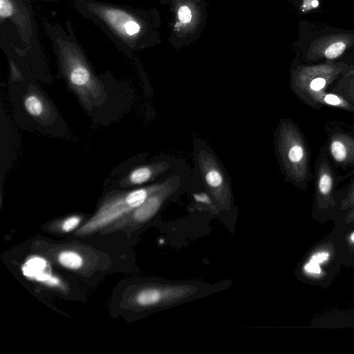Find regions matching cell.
Here are the masks:
<instances>
[{
    "label": "cell",
    "mask_w": 354,
    "mask_h": 354,
    "mask_svg": "<svg viewBox=\"0 0 354 354\" xmlns=\"http://www.w3.org/2000/svg\"><path fill=\"white\" fill-rule=\"evenodd\" d=\"M328 106L354 113V106L342 95L334 92H326L321 101V106Z\"/></svg>",
    "instance_id": "cell-14"
},
{
    "label": "cell",
    "mask_w": 354,
    "mask_h": 354,
    "mask_svg": "<svg viewBox=\"0 0 354 354\" xmlns=\"http://www.w3.org/2000/svg\"><path fill=\"white\" fill-rule=\"evenodd\" d=\"M334 251L332 244L322 245L312 252L307 261L322 267L331 259Z\"/></svg>",
    "instance_id": "cell-15"
},
{
    "label": "cell",
    "mask_w": 354,
    "mask_h": 354,
    "mask_svg": "<svg viewBox=\"0 0 354 354\" xmlns=\"http://www.w3.org/2000/svg\"><path fill=\"white\" fill-rule=\"evenodd\" d=\"M315 198L320 209L334 207V191L336 178L334 170L327 157L325 147L319 153L315 167Z\"/></svg>",
    "instance_id": "cell-5"
},
{
    "label": "cell",
    "mask_w": 354,
    "mask_h": 354,
    "mask_svg": "<svg viewBox=\"0 0 354 354\" xmlns=\"http://www.w3.org/2000/svg\"><path fill=\"white\" fill-rule=\"evenodd\" d=\"M200 167L208 188L217 194L225 189L224 176L218 165L207 154L200 158Z\"/></svg>",
    "instance_id": "cell-10"
},
{
    "label": "cell",
    "mask_w": 354,
    "mask_h": 354,
    "mask_svg": "<svg viewBox=\"0 0 354 354\" xmlns=\"http://www.w3.org/2000/svg\"><path fill=\"white\" fill-rule=\"evenodd\" d=\"M354 207V183L348 190V194L342 200L340 205L341 210L351 209Z\"/></svg>",
    "instance_id": "cell-19"
},
{
    "label": "cell",
    "mask_w": 354,
    "mask_h": 354,
    "mask_svg": "<svg viewBox=\"0 0 354 354\" xmlns=\"http://www.w3.org/2000/svg\"><path fill=\"white\" fill-rule=\"evenodd\" d=\"M126 33L130 36L137 34L140 31V26L134 21H129L124 26Z\"/></svg>",
    "instance_id": "cell-22"
},
{
    "label": "cell",
    "mask_w": 354,
    "mask_h": 354,
    "mask_svg": "<svg viewBox=\"0 0 354 354\" xmlns=\"http://www.w3.org/2000/svg\"><path fill=\"white\" fill-rule=\"evenodd\" d=\"M302 270L306 276L313 278H321L324 274L321 266H318L308 261H306L303 265Z\"/></svg>",
    "instance_id": "cell-18"
},
{
    "label": "cell",
    "mask_w": 354,
    "mask_h": 354,
    "mask_svg": "<svg viewBox=\"0 0 354 354\" xmlns=\"http://www.w3.org/2000/svg\"><path fill=\"white\" fill-rule=\"evenodd\" d=\"M167 168L165 162H155L132 169L119 182L122 187H136L145 184Z\"/></svg>",
    "instance_id": "cell-8"
},
{
    "label": "cell",
    "mask_w": 354,
    "mask_h": 354,
    "mask_svg": "<svg viewBox=\"0 0 354 354\" xmlns=\"http://www.w3.org/2000/svg\"><path fill=\"white\" fill-rule=\"evenodd\" d=\"M13 8L10 0H0V16L7 18L12 15Z\"/></svg>",
    "instance_id": "cell-20"
},
{
    "label": "cell",
    "mask_w": 354,
    "mask_h": 354,
    "mask_svg": "<svg viewBox=\"0 0 354 354\" xmlns=\"http://www.w3.org/2000/svg\"><path fill=\"white\" fill-rule=\"evenodd\" d=\"M194 198L196 201L200 203L205 204H209L211 203L209 197L204 193L195 194Z\"/></svg>",
    "instance_id": "cell-23"
},
{
    "label": "cell",
    "mask_w": 354,
    "mask_h": 354,
    "mask_svg": "<svg viewBox=\"0 0 354 354\" xmlns=\"http://www.w3.org/2000/svg\"><path fill=\"white\" fill-rule=\"evenodd\" d=\"M165 292L160 288L146 286L133 291L126 299V305L133 308H145L160 303L165 297Z\"/></svg>",
    "instance_id": "cell-9"
},
{
    "label": "cell",
    "mask_w": 354,
    "mask_h": 354,
    "mask_svg": "<svg viewBox=\"0 0 354 354\" xmlns=\"http://www.w3.org/2000/svg\"><path fill=\"white\" fill-rule=\"evenodd\" d=\"M345 221L348 224L354 222V207L351 209L347 214Z\"/></svg>",
    "instance_id": "cell-24"
},
{
    "label": "cell",
    "mask_w": 354,
    "mask_h": 354,
    "mask_svg": "<svg viewBox=\"0 0 354 354\" xmlns=\"http://www.w3.org/2000/svg\"><path fill=\"white\" fill-rule=\"evenodd\" d=\"M178 18L183 24H187L192 19L191 10L186 6H181L178 10Z\"/></svg>",
    "instance_id": "cell-21"
},
{
    "label": "cell",
    "mask_w": 354,
    "mask_h": 354,
    "mask_svg": "<svg viewBox=\"0 0 354 354\" xmlns=\"http://www.w3.org/2000/svg\"><path fill=\"white\" fill-rule=\"evenodd\" d=\"M82 218L77 215L68 216L58 223V229L62 232H70L78 227Z\"/></svg>",
    "instance_id": "cell-16"
},
{
    "label": "cell",
    "mask_w": 354,
    "mask_h": 354,
    "mask_svg": "<svg viewBox=\"0 0 354 354\" xmlns=\"http://www.w3.org/2000/svg\"><path fill=\"white\" fill-rule=\"evenodd\" d=\"M26 270H28V276H34L36 270H39L44 276V279H46L44 277H48V274L43 273V270L46 269V263L43 259H30L26 263Z\"/></svg>",
    "instance_id": "cell-17"
},
{
    "label": "cell",
    "mask_w": 354,
    "mask_h": 354,
    "mask_svg": "<svg viewBox=\"0 0 354 354\" xmlns=\"http://www.w3.org/2000/svg\"><path fill=\"white\" fill-rule=\"evenodd\" d=\"M332 92L342 95L354 106V68L344 74Z\"/></svg>",
    "instance_id": "cell-13"
},
{
    "label": "cell",
    "mask_w": 354,
    "mask_h": 354,
    "mask_svg": "<svg viewBox=\"0 0 354 354\" xmlns=\"http://www.w3.org/2000/svg\"><path fill=\"white\" fill-rule=\"evenodd\" d=\"M178 181V177L173 176L165 187L151 194L140 206L100 232L106 234L122 230L127 231L148 221L158 211L164 201L173 191L174 185Z\"/></svg>",
    "instance_id": "cell-4"
},
{
    "label": "cell",
    "mask_w": 354,
    "mask_h": 354,
    "mask_svg": "<svg viewBox=\"0 0 354 354\" xmlns=\"http://www.w3.org/2000/svg\"><path fill=\"white\" fill-rule=\"evenodd\" d=\"M346 68L340 63L301 66L292 76V89L308 106L320 109L328 88Z\"/></svg>",
    "instance_id": "cell-3"
},
{
    "label": "cell",
    "mask_w": 354,
    "mask_h": 354,
    "mask_svg": "<svg viewBox=\"0 0 354 354\" xmlns=\"http://www.w3.org/2000/svg\"><path fill=\"white\" fill-rule=\"evenodd\" d=\"M346 241L349 245L354 246V230L347 235Z\"/></svg>",
    "instance_id": "cell-25"
},
{
    "label": "cell",
    "mask_w": 354,
    "mask_h": 354,
    "mask_svg": "<svg viewBox=\"0 0 354 354\" xmlns=\"http://www.w3.org/2000/svg\"><path fill=\"white\" fill-rule=\"evenodd\" d=\"M52 257L59 265L71 270H82L84 265L83 254L72 246L57 250Z\"/></svg>",
    "instance_id": "cell-12"
},
{
    "label": "cell",
    "mask_w": 354,
    "mask_h": 354,
    "mask_svg": "<svg viewBox=\"0 0 354 354\" xmlns=\"http://www.w3.org/2000/svg\"><path fill=\"white\" fill-rule=\"evenodd\" d=\"M23 106L26 113L38 121L45 122L51 118L48 103L37 91H29L24 95Z\"/></svg>",
    "instance_id": "cell-11"
},
{
    "label": "cell",
    "mask_w": 354,
    "mask_h": 354,
    "mask_svg": "<svg viewBox=\"0 0 354 354\" xmlns=\"http://www.w3.org/2000/svg\"><path fill=\"white\" fill-rule=\"evenodd\" d=\"M353 42L354 37L350 35L336 34L323 37L311 45L308 57L311 59H334L342 55Z\"/></svg>",
    "instance_id": "cell-6"
},
{
    "label": "cell",
    "mask_w": 354,
    "mask_h": 354,
    "mask_svg": "<svg viewBox=\"0 0 354 354\" xmlns=\"http://www.w3.org/2000/svg\"><path fill=\"white\" fill-rule=\"evenodd\" d=\"M327 150L334 162L339 165L354 164V138L342 132L328 136Z\"/></svg>",
    "instance_id": "cell-7"
},
{
    "label": "cell",
    "mask_w": 354,
    "mask_h": 354,
    "mask_svg": "<svg viewBox=\"0 0 354 354\" xmlns=\"http://www.w3.org/2000/svg\"><path fill=\"white\" fill-rule=\"evenodd\" d=\"M171 178L151 185L119 192L107 196L93 216L76 230L75 235L88 236L118 221L140 206L151 194L165 187Z\"/></svg>",
    "instance_id": "cell-2"
},
{
    "label": "cell",
    "mask_w": 354,
    "mask_h": 354,
    "mask_svg": "<svg viewBox=\"0 0 354 354\" xmlns=\"http://www.w3.org/2000/svg\"><path fill=\"white\" fill-rule=\"evenodd\" d=\"M277 151L288 180L304 189L313 178L309 149L301 131L290 120H283L280 124Z\"/></svg>",
    "instance_id": "cell-1"
}]
</instances>
